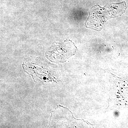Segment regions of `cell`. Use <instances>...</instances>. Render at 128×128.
Segmentation results:
<instances>
[{
    "instance_id": "1",
    "label": "cell",
    "mask_w": 128,
    "mask_h": 128,
    "mask_svg": "<svg viewBox=\"0 0 128 128\" xmlns=\"http://www.w3.org/2000/svg\"><path fill=\"white\" fill-rule=\"evenodd\" d=\"M48 51V57L53 62H62L68 58L76 52V48L70 40H66L62 43L54 42Z\"/></svg>"
}]
</instances>
